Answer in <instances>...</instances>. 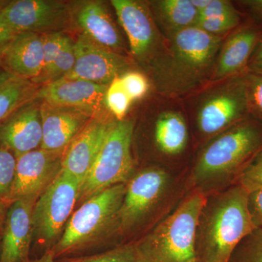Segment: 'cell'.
I'll return each mask as SVG.
<instances>
[{
    "mask_svg": "<svg viewBox=\"0 0 262 262\" xmlns=\"http://www.w3.org/2000/svg\"><path fill=\"white\" fill-rule=\"evenodd\" d=\"M0 70H1V68H0Z\"/></svg>",
    "mask_w": 262,
    "mask_h": 262,
    "instance_id": "obj_42",
    "label": "cell"
},
{
    "mask_svg": "<svg viewBox=\"0 0 262 262\" xmlns=\"http://www.w3.org/2000/svg\"><path fill=\"white\" fill-rule=\"evenodd\" d=\"M155 140L164 154H180L188 141V129L184 117L175 112L160 115L155 124Z\"/></svg>",
    "mask_w": 262,
    "mask_h": 262,
    "instance_id": "obj_23",
    "label": "cell"
},
{
    "mask_svg": "<svg viewBox=\"0 0 262 262\" xmlns=\"http://www.w3.org/2000/svg\"><path fill=\"white\" fill-rule=\"evenodd\" d=\"M241 22L238 11L223 16L199 19L196 27L208 34L218 36L237 27Z\"/></svg>",
    "mask_w": 262,
    "mask_h": 262,
    "instance_id": "obj_30",
    "label": "cell"
},
{
    "mask_svg": "<svg viewBox=\"0 0 262 262\" xmlns=\"http://www.w3.org/2000/svg\"><path fill=\"white\" fill-rule=\"evenodd\" d=\"M246 72L262 75V35L248 61Z\"/></svg>",
    "mask_w": 262,
    "mask_h": 262,
    "instance_id": "obj_36",
    "label": "cell"
},
{
    "mask_svg": "<svg viewBox=\"0 0 262 262\" xmlns=\"http://www.w3.org/2000/svg\"><path fill=\"white\" fill-rule=\"evenodd\" d=\"M261 35V31L253 24L237 29L223 46L215 71V78L246 72L248 61Z\"/></svg>",
    "mask_w": 262,
    "mask_h": 262,
    "instance_id": "obj_20",
    "label": "cell"
},
{
    "mask_svg": "<svg viewBox=\"0 0 262 262\" xmlns=\"http://www.w3.org/2000/svg\"><path fill=\"white\" fill-rule=\"evenodd\" d=\"M169 184L170 177L163 169L147 168L133 175L126 183L115 227L126 230L144 220L163 199Z\"/></svg>",
    "mask_w": 262,
    "mask_h": 262,
    "instance_id": "obj_7",
    "label": "cell"
},
{
    "mask_svg": "<svg viewBox=\"0 0 262 262\" xmlns=\"http://www.w3.org/2000/svg\"><path fill=\"white\" fill-rule=\"evenodd\" d=\"M7 3H8V1H0V9H3V7L6 5Z\"/></svg>",
    "mask_w": 262,
    "mask_h": 262,
    "instance_id": "obj_40",
    "label": "cell"
},
{
    "mask_svg": "<svg viewBox=\"0 0 262 262\" xmlns=\"http://www.w3.org/2000/svg\"><path fill=\"white\" fill-rule=\"evenodd\" d=\"M239 184L248 193L262 189V151L238 176Z\"/></svg>",
    "mask_w": 262,
    "mask_h": 262,
    "instance_id": "obj_31",
    "label": "cell"
},
{
    "mask_svg": "<svg viewBox=\"0 0 262 262\" xmlns=\"http://www.w3.org/2000/svg\"><path fill=\"white\" fill-rule=\"evenodd\" d=\"M242 3L252 13L253 17L262 24V1H245Z\"/></svg>",
    "mask_w": 262,
    "mask_h": 262,
    "instance_id": "obj_38",
    "label": "cell"
},
{
    "mask_svg": "<svg viewBox=\"0 0 262 262\" xmlns=\"http://www.w3.org/2000/svg\"><path fill=\"white\" fill-rule=\"evenodd\" d=\"M42 140L40 149L65 152L76 136L93 118V114L80 108L41 102Z\"/></svg>",
    "mask_w": 262,
    "mask_h": 262,
    "instance_id": "obj_15",
    "label": "cell"
},
{
    "mask_svg": "<svg viewBox=\"0 0 262 262\" xmlns=\"http://www.w3.org/2000/svg\"><path fill=\"white\" fill-rule=\"evenodd\" d=\"M237 11L230 2L225 0H210L206 8L199 12V19L223 16Z\"/></svg>",
    "mask_w": 262,
    "mask_h": 262,
    "instance_id": "obj_34",
    "label": "cell"
},
{
    "mask_svg": "<svg viewBox=\"0 0 262 262\" xmlns=\"http://www.w3.org/2000/svg\"><path fill=\"white\" fill-rule=\"evenodd\" d=\"M219 36L198 27H189L171 36L172 71L184 76L198 75L209 67L220 47Z\"/></svg>",
    "mask_w": 262,
    "mask_h": 262,
    "instance_id": "obj_12",
    "label": "cell"
},
{
    "mask_svg": "<svg viewBox=\"0 0 262 262\" xmlns=\"http://www.w3.org/2000/svg\"><path fill=\"white\" fill-rule=\"evenodd\" d=\"M108 86L67 77L39 87L35 99L54 106L80 108L97 115L105 106Z\"/></svg>",
    "mask_w": 262,
    "mask_h": 262,
    "instance_id": "obj_13",
    "label": "cell"
},
{
    "mask_svg": "<svg viewBox=\"0 0 262 262\" xmlns=\"http://www.w3.org/2000/svg\"><path fill=\"white\" fill-rule=\"evenodd\" d=\"M207 196L196 189L151 232L136 242L142 262H196V231Z\"/></svg>",
    "mask_w": 262,
    "mask_h": 262,
    "instance_id": "obj_3",
    "label": "cell"
},
{
    "mask_svg": "<svg viewBox=\"0 0 262 262\" xmlns=\"http://www.w3.org/2000/svg\"><path fill=\"white\" fill-rule=\"evenodd\" d=\"M120 78L124 89L133 101L144 97L149 90L147 79L139 72H124Z\"/></svg>",
    "mask_w": 262,
    "mask_h": 262,
    "instance_id": "obj_33",
    "label": "cell"
},
{
    "mask_svg": "<svg viewBox=\"0 0 262 262\" xmlns=\"http://www.w3.org/2000/svg\"><path fill=\"white\" fill-rule=\"evenodd\" d=\"M1 220H2V211L0 210V225H1Z\"/></svg>",
    "mask_w": 262,
    "mask_h": 262,
    "instance_id": "obj_41",
    "label": "cell"
},
{
    "mask_svg": "<svg viewBox=\"0 0 262 262\" xmlns=\"http://www.w3.org/2000/svg\"><path fill=\"white\" fill-rule=\"evenodd\" d=\"M155 10L160 23L170 35L189 27H195L199 12L189 0L155 2Z\"/></svg>",
    "mask_w": 262,
    "mask_h": 262,
    "instance_id": "obj_24",
    "label": "cell"
},
{
    "mask_svg": "<svg viewBox=\"0 0 262 262\" xmlns=\"http://www.w3.org/2000/svg\"><path fill=\"white\" fill-rule=\"evenodd\" d=\"M112 5L126 33L131 53L137 57L144 56L155 40L154 26L146 7L133 0H113Z\"/></svg>",
    "mask_w": 262,
    "mask_h": 262,
    "instance_id": "obj_19",
    "label": "cell"
},
{
    "mask_svg": "<svg viewBox=\"0 0 262 262\" xmlns=\"http://www.w3.org/2000/svg\"><path fill=\"white\" fill-rule=\"evenodd\" d=\"M15 34H16L14 31L5 20L4 15L2 13V9H0V54L11 42Z\"/></svg>",
    "mask_w": 262,
    "mask_h": 262,
    "instance_id": "obj_37",
    "label": "cell"
},
{
    "mask_svg": "<svg viewBox=\"0 0 262 262\" xmlns=\"http://www.w3.org/2000/svg\"><path fill=\"white\" fill-rule=\"evenodd\" d=\"M248 210L256 228H262V189L248 193Z\"/></svg>",
    "mask_w": 262,
    "mask_h": 262,
    "instance_id": "obj_35",
    "label": "cell"
},
{
    "mask_svg": "<svg viewBox=\"0 0 262 262\" xmlns=\"http://www.w3.org/2000/svg\"><path fill=\"white\" fill-rule=\"evenodd\" d=\"M250 114L262 122V75L244 74Z\"/></svg>",
    "mask_w": 262,
    "mask_h": 262,
    "instance_id": "obj_32",
    "label": "cell"
},
{
    "mask_svg": "<svg viewBox=\"0 0 262 262\" xmlns=\"http://www.w3.org/2000/svg\"><path fill=\"white\" fill-rule=\"evenodd\" d=\"M63 154L39 148L16 157L10 203L21 198L37 199L61 171Z\"/></svg>",
    "mask_w": 262,
    "mask_h": 262,
    "instance_id": "obj_10",
    "label": "cell"
},
{
    "mask_svg": "<svg viewBox=\"0 0 262 262\" xmlns=\"http://www.w3.org/2000/svg\"><path fill=\"white\" fill-rule=\"evenodd\" d=\"M262 151V125L251 119L229 127L206 146L192 170L196 187H204L239 174Z\"/></svg>",
    "mask_w": 262,
    "mask_h": 262,
    "instance_id": "obj_2",
    "label": "cell"
},
{
    "mask_svg": "<svg viewBox=\"0 0 262 262\" xmlns=\"http://www.w3.org/2000/svg\"><path fill=\"white\" fill-rule=\"evenodd\" d=\"M248 192L239 184L207 198L196 231V262H229L241 241L256 228Z\"/></svg>",
    "mask_w": 262,
    "mask_h": 262,
    "instance_id": "obj_1",
    "label": "cell"
},
{
    "mask_svg": "<svg viewBox=\"0 0 262 262\" xmlns=\"http://www.w3.org/2000/svg\"><path fill=\"white\" fill-rule=\"evenodd\" d=\"M229 262H262V228H255L239 242Z\"/></svg>",
    "mask_w": 262,
    "mask_h": 262,
    "instance_id": "obj_27",
    "label": "cell"
},
{
    "mask_svg": "<svg viewBox=\"0 0 262 262\" xmlns=\"http://www.w3.org/2000/svg\"><path fill=\"white\" fill-rule=\"evenodd\" d=\"M15 168L16 157L9 150L0 147V203H10Z\"/></svg>",
    "mask_w": 262,
    "mask_h": 262,
    "instance_id": "obj_29",
    "label": "cell"
},
{
    "mask_svg": "<svg viewBox=\"0 0 262 262\" xmlns=\"http://www.w3.org/2000/svg\"><path fill=\"white\" fill-rule=\"evenodd\" d=\"M2 13L15 34L61 32L70 20L67 5L51 0L8 1Z\"/></svg>",
    "mask_w": 262,
    "mask_h": 262,
    "instance_id": "obj_8",
    "label": "cell"
},
{
    "mask_svg": "<svg viewBox=\"0 0 262 262\" xmlns=\"http://www.w3.org/2000/svg\"><path fill=\"white\" fill-rule=\"evenodd\" d=\"M42 140L41 102L32 100L0 124V147L15 157L39 149Z\"/></svg>",
    "mask_w": 262,
    "mask_h": 262,
    "instance_id": "obj_14",
    "label": "cell"
},
{
    "mask_svg": "<svg viewBox=\"0 0 262 262\" xmlns=\"http://www.w3.org/2000/svg\"><path fill=\"white\" fill-rule=\"evenodd\" d=\"M43 59L42 34L19 33L0 54V68L16 77L32 81L40 74Z\"/></svg>",
    "mask_w": 262,
    "mask_h": 262,
    "instance_id": "obj_18",
    "label": "cell"
},
{
    "mask_svg": "<svg viewBox=\"0 0 262 262\" xmlns=\"http://www.w3.org/2000/svg\"><path fill=\"white\" fill-rule=\"evenodd\" d=\"M134 128L131 120L112 122L97 158L81 185L78 201H86L107 188L130 180L134 168L131 154Z\"/></svg>",
    "mask_w": 262,
    "mask_h": 262,
    "instance_id": "obj_5",
    "label": "cell"
},
{
    "mask_svg": "<svg viewBox=\"0 0 262 262\" xmlns=\"http://www.w3.org/2000/svg\"><path fill=\"white\" fill-rule=\"evenodd\" d=\"M58 262H142L138 252L135 243L122 245L105 252L78 256L64 258Z\"/></svg>",
    "mask_w": 262,
    "mask_h": 262,
    "instance_id": "obj_26",
    "label": "cell"
},
{
    "mask_svg": "<svg viewBox=\"0 0 262 262\" xmlns=\"http://www.w3.org/2000/svg\"><path fill=\"white\" fill-rule=\"evenodd\" d=\"M75 62L67 78L79 79L108 86L127 69L126 61L81 34L75 42Z\"/></svg>",
    "mask_w": 262,
    "mask_h": 262,
    "instance_id": "obj_11",
    "label": "cell"
},
{
    "mask_svg": "<svg viewBox=\"0 0 262 262\" xmlns=\"http://www.w3.org/2000/svg\"><path fill=\"white\" fill-rule=\"evenodd\" d=\"M112 122L94 117L76 136L63 154L62 170L78 179L81 185L97 158Z\"/></svg>",
    "mask_w": 262,
    "mask_h": 262,
    "instance_id": "obj_17",
    "label": "cell"
},
{
    "mask_svg": "<svg viewBox=\"0 0 262 262\" xmlns=\"http://www.w3.org/2000/svg\"><path fill=\"white\" fill-rule=\"evenodd\" d=\"M39 87L27 79L0 70V124L26 103L35 99Z\"/></svg>",
    "mask_w": 262,
    "mask_h": 262,
    "instance_id": "obj_22",
    "label": "cell"
},
{
    "mask_svg": "<svg viewBox=\"0 0 262 262\" xmlns=\"http://www.w3.org/2000/svg\"><path fill=\"white\" fill-rule=\"evenodd\" d=\"M81 182L62 170L37 198L33 210V228L46 244L58 239L80 195Z\"/></svg>",
    "mask_w": 262,
    "mask_h": 262,
    "instance_id": "obj_6",
    "label": "cell"
},
{
    "mask_svg": "<svg viewBox=\"0 0 262 262\" xmlns=\"http://www.w3.org/2000/svg\"><path fill=\"white\" fill-rule=\"evenodd\" d=\"M75 62V42L67 35L51 69L44 75L37 77L32 82L37 85H44L67 77L72 72Z\"/></svg>",
    "mask_w": 262,
    "mask_h": 262,
    "instance_id": "obj_25",
    "label": "cell"
},
{
    "mask_svg": "<svg viewBox=\"0 0 262 262\" xmlns=\"http://www.w3.org/2000/svg\"><path fill=\"white\" fill-rule=\"evenodd\" d=\"M126 184H117L91 196L70 216L51 251L56 258L80 250L116 226Z\"/></svg>",
    "mask_w": 262,
    "mask_h": 262,
    "instance_id": "obj_4",
    "label": "cell"
},
{
    "mask_svg": "<svg viewBox=\"0 0 262 262\" xmlns=\"http://www.w3.org/2000/svg\"><path fill=\"white\" fill-rule=\"evenodd\" d=\"M77 22L82 34L108 49L121 47V39L107 10L100 2H89L77 13Z\"/></svg>",
    "mask_w": 262,
    "mask_h": 262,
    "instance_id": "obj_21",
    "label": "cell"
},
{
    "mask_svg": "<svg viewBox=\"0 0 262 262\" xmlns=\"http://www.w3.org/2000/svg\"><path fill=\"white\" fill-rule=\"evenodd\" d=\"M250 115L244 75L202 105L198 116L200 130L211 135L248 118Z\"/></svg>",
    "mask_w": 262,
    "mask_h": 262,
    "instance_id": "obj_9",
    "label": "cell"
},
{
    "mask_svg": "<svg viewBox=\"0 0 262 262\" xmlns=\"http://www.w3.org/2000/svg\"><path fill=\"white\" fill-rule=\"evenodd\" d=\"M133 102L122 86L120 77L108 84L105 96V106L113 114L117 120H124Z\"/></svg>",
    "mask_w": 262,
    "mask_h": 262,
    "instance_id": "obj_28",
    "label": "cell"
},
{
    "mask_svg": "<svg viewBox=\"0 0 262 262\" xmlns=\"http://www.w3.org/2000/svg\"><path fill=\"white\" fill-rule=\"evenodd\" d=\"M37 199L21 198L10 203L5 216L0 262H27L34 234L33 210Z\"/></svg>",
    "mask_w": 262,
    "mask_h": 262,
    "instance_id": "obj_16",
    "label": "cell"
},
{
    "mask_svg": "<svg viewBox=\"0 0 262 262\" xmlns=\"http://www.w3.org/2000/svg\"><path fill=\"white\" fill-rule=\"evenodd\" d=\"M27 262H56L55 261L54 256H53V253L51 251H48L47 252L42 255L40 258H37L35 260H29Z\"/></svg>",
    "mask_w": 262,
    "mask_h": 262,
    "instance_id": "obj_39",
    "label": "cell"
}]
</instances>
